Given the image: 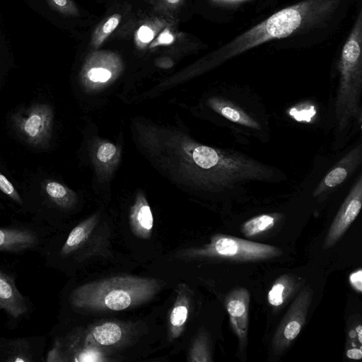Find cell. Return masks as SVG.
<instances>
[{"instance_id": "obj_1", "label": "cell", "mask_w": 362, "mask_h": 362, "mask_svg": "<svg viewBox=\"0 0 362 362\" xmlns=\"http://www.w3.org/2000/svg\"><path fill=\"white\" fill-rule=\"evenodd\" d=\"M334 0H305L284 8L221 48L216 62H223L263 42L290 35L333 7Z\"/></svg>"}, {"instance_id": "obj_2", "label": "cell", "mask_w": 362, "mask_h": 362, "mask_svg": "<svg viewBox=\"0 0 362 362\" xmlns=\"http://www.w3.org/2000/svg\"><path fill=\"white\" fill-rule=\"evenodd\" d=\"M159 288V283L153 279L116 276L74 288L69 302L78 310L119 311L150 300Z\"/></svg>"}, {"instance_id": "obj_3", "label": "cell", "mask_w": 362, "mask_h": 362, "mask_svg": "<svg viewBox=\"0 0 362 362\" xmlns=\"http://www.w3.org/2000/svg\"><path fill=\"white\" fill-rule=\"evenodd\" d=\"M361 42L362 12L360 11L344 45L339 64V83L334 106L339 132L345 130L352 119L361 121Z\"/></svg>"}, {"instance_id": "obj_4", "label": "cell", "mask_w": 362, "mask_h": 362, "mask_svg": "<svg viewBox=\"0 0 362 362\" xmlns=\"http://www.w3.org/2000/svg\"><path fill=\"white\" fill-rule=\"evenodd\" d=\"M279 247L240 238L216 235L210 243L199 249L197 255L237 262L262 261L281 255Z\"/></svg>"}, {"instance_id": "obj_5", "label": "cell", "mask_w": 362, "mask_h": 362, "mask_svg": "<svg viewBox=\"0 0 362 362\" xmlns=\"http://www.w3.org/2000/svg\"><path fill=\"white\" fill-rule=\"evenodd\" d=\"M313 295L312 288L306 286L291 304L272 338V348L275 354L286 351L301 332L306 322Z\"/></svg>"}, {"instance_id": "obj_6", "label": "cell", "mask_w": 362, "mask_h": 362, "mask_svg": "<svg viewBox=\"0 0 362 362\" xmlns=\"http://www.w3.org/2000/svg\"><path fill=\"white\" fill-rule=\"evenodd\" d=\"M53 113L47 104H35L12 115L14 127L29 144L48 145L52 132Z\"/></svg>"}, {"instance_id": "obj_7", "label": "cell", "mask_w": 362, "mask_h": 362, "mask_svg": "<svg viewBox=\"0 0 362 362\" xmlns=\"http://www.w3.org/2000/svg\"><path fill=\"white\" fill-rule=\"evenodd\" d=\"M361 206L362 175L360 173L330 225L324 241L325 249L336 245L357 218Z\"/></svg>"}, {"instance_id": "obj_8", "label": "cell", "mask_w": 362, "mask_h": 362, "mask_svg": "<svg viewBox=\"0 0 362 362\" xmlns=\"http://www.w3.org/2000/svg\"><path fill=\"white\" fill-rule=\"evenodd\" d=\"M45 234L40 229L28 227H0V252L23 253L43 249Z\"/></svg>"}, {"instance_id": "obj_9", "label": "cell", "mask_w": 362, "mask_h": 362, "mask_svg": "<svg viewBox=\"0 0 362 362\" xmlns=\"http://www.w3.org/2000/svg\"><path fill=\"white\" fill-rule=\"evenodd\" d=\"M250 300V293L243 287L231 290L225 300L231 327L238 337L240 348L243 351L247 344Z\"/></svg>"}, {"instance_id": "obj_10", "label": "cell", "mask_w": 362, "mask_h": 362, "mask_svg": "<svg viewBox=\"0 0 362 362\" xmlns=\"http://www.w3.org/2000/svg\"><path fill=\"white\" fill-rule=\"evenodd\" d=\"M362 161V144H358L347 152L324 176L313 195L318 197L334 189L344 182L361 165Z\"/></svg>"}, {"instance_id": "obj_11", "label": "cell", "mask_w": 362, "mask_h": 362, "mask_svg": "<svg viewBox=\"0 0 362 362\" xmlns=\"http://www.w3.org/2000/svg\"><path fill=\"white\" fill-rule=\"evenodd\" d=\"M0 309L15 320L22 318L30 310L28 299L19 291L13 279L1 269Z\"/></svg>"}, {"instance_id": "obj_12", "label": "cell", "mask_w": 362, "mask_h": 362, "mask_svg": "<svg viewBox=\"0 0 362 362\" xmlns=\"http://www.w3.org/2000/svg\"><path fill=\"white\" fill-rule=\"evenodd\" d=\"M33 343L28 339L0 340V361L6 362H31L35 361Z\"/></svg>"}, {"instance_id": "obj_13", "label": "cell", "mask_w": 362, "mask_h": 362, "mask_svg": "<svg viewBox=\"0 0 362 362\" xmlns=\"http://www.w3.org/2000/svg\"><path fill=\"white\" fill-rule=\"evenodd\" d=\"M119 62V58L112 52L98 51L90 57V66L86 72L87 78L93 82L104 83L112 77V70L107 66Z\"/></svg>"}, {"instance_id": "obj_14", "label": "cell", "mask_w": 362, "mask_h": 362, "mask_svg": "<svg viewBox=\"0 0 362 362\" xmlns=\"http://www.w3.org/2000/svg\"><path fill=\"white\" fill-rule=\"evenodd\" d=\"M212 106L217 112L230 122L252 129H261L257 120L230 101L216 98Z\"/></svg>"}, {"instance_id": "obj_15", "label": "cell", "mask_w": 362, "mask_h": 362, "mask_svg": "<svg viewBox=\"0 0 362 362\" xmlns=\"http://www.w3.org/2000/svg\"><path fill=\"white\" fill-rule=\"evenodd\" d=\"M298 281L296 276L286 274L280 276L272 284L267 294L269 303L274 308L283 305L294 292Z\"/></svg>"}, {"instance_id": "obj_16", "label": "cell", "mask_w": 362, "mask_h": 362, "mask_svg": "<svg viewBox=\"0 0 362 362\" xmlns=\"http://www.w3.org/2000/svg\"><path fill=\"white\" fill-rule=\"evenodd\" d=\"M93 224V221L87 220L74 227L57 251V255L64 259L76 251L90 234Z\"/></svg>"}, {"instance_id": "obj_17", "label": "cell", "mask_w": 362, "mask_h": 362, "mask_svg": "<svg viewBox=\"0 0 362 362\" xmlns=\"http://www.w3.org/2000/svg\"><path fill=\"white\" fill-rule=\"evenodd\" d=\"M123 335L122 327L115 322H105L95 327L87 341L103 346H110L119 342Z\"/></svg>"}, {"instance_id": "obj_18", "label": "cell", "mask_w": 362, "mask_h": 362, "mask_svg": "<svg viewBox=\"0 0 362 362\" xmlns=\"http://www.w3.org/2000/svg\"><path fill=\"white\" fill-rule=\"evenodd\" d=\"M132 228L133 233L139 238H148L151 236L153 218L150 207L141 204L132 215Z\"/></svg>"}, {"instance_id": "obj_19", "label": "cell", "mask_w": 362, "mask_h": 362, "mask_svg": "<svg viewBox=\"0 0 362 362\" xmlns=\"http://www.w3.org/2000/svg\"><path fill=\"white\" fill-rule=\"evenodd\" d=\"M42 188L49 201L59 207L68 208L73 202V196L69 189L56 181L45 180Z\"/></svg>"}, {"instance_id": "obj_20", "label": "cell", "mask_w": 362, "mask_h": 362, "mask_svg": "<svg viewBox=\"0 0 362 362\" xmlns=\"http://www.w3.org/2000/svg\"><path fill=\"white\" fill-rule=\"evenodd\" d=\"M276 223L273 214H261L246 221L241 226V231L246 237H254L271 229Z\"/></svg>"}, {"instance_id": "obj_21", "label": "cell", "mask_w": 362, "mask_h": 362, "mask_svg": "<svg viewBox=\"0 0 362 362\" xmlns=\"http://www.w3.org/2000/svg\"><path fill=\"white\" fill-rule=\"evenodd\" d=\"M121 19V14L114 13L105 19L104 22L100 23L92 35L90 41L92 47H99L109 37V35L117 28Z\"/></svg>"}, {"instance_id": "obj_22", "label": "cell", "mask_w": 362, "mask_h": 362, "mask_svg": "<svg viewBox=\"0 0 362 362\" xmlns=\"http://www.w3.org/2000/svg\"><path fill=\"white\" fill-rule=\"evenodd\" d=\"M187 305L182 303L175 305L170 316V321L172 327L175 329L182 327L187 320Z\"/></svg>"}, {"instance_id": "obj_23", "label": "cell", "mask_w": 362, "mask_h": 362, "mask_svg": "<svg viewBox=\"0 0 362 362\" xmlns=\"http://www.w3.org/2000/svg\"><path fill=\"white\" fill-rule=\"evenodd\" d=\"M0 190L17 204L22 205L23 201L12 183L0 172Z\"/></svg>"}, {"instance_id": "obj_24", "label": "cell", "mask_w": 362, "mask_h": 362, "mask_svg": "<svg viewBox=\"0 0 362 362\" xmlns=\"http://www.w3.org/2000/svg\"><path fill=\"white\" fill-rule=\"evenodd\" d=\"M194 355L196 356L194 361H211L209 349L204 339H199L194 347Z\"/></svg>"}, {"instance_id": "obj_25", "label": "cell", "mask_w": 362, "mask_h": 362, "mask_svg": "<svg viewBox=\"0 0 362 362\" xmlns=\"http://www.w3.org/2000/svg\"><path fill=\"white\" fill-rule=\"evenodd\" d=\"M116 151V147L112 144H103L98 150L97 157L102 162H107L113 158Z\"/></svg>"}, {"instance_id": "obj_26", "label": "cell", "mask_w": 362, "mask_h": 362, "mask_svg": "<svg viewBox=\"0 0 362 362\" xmlns=\"http://www.w3.org/2000/svg\"><path fill=\"white\" fill-rule=\"evenodd\" d=\"M62 350L60 341L58 339L54 340V342L46 355L45 361L47 362H57L62 361Z\"/></svg>"}, {"instance_id": "obj_27", "label": "cell", "mask_w": 362, "mask_h": 362, "mask_svg": "<svg viewBox=\"0 0 362 362\" xmlns=\"http://www.w3.org/2000/svg\"><path fill=\"white\" fill-rule=\"evenodd\" d=\"M349 281L351 287L357 292L362 291V270L358 269L349 274Z\"/></svg>"}, {"instance_id": "obj_28", "label": "cell", "mask_w": 362, "mask_h": 362, "mask_svg": "<svg viewBox=\"0 0 362 362\" xmlns=\"http://www.w3.org/2000/svg\"><path fill=\"white\" fill-rule=\"evenodd\" d=\"M98 352L87 349L81 351L74 360L78 361H98L100 360Z\"/></svg>"}, {"instance_id": "obj_29", "label": "cell", "mask_w": 362, "mask_h": 362, "mask_svg": "<svg viewBox=\"0 0 362 362\" xmlns=\"http://www.w3.org/2000/svg\"><path fill=\"white\" fill-rule=\"evenodd\" d=\"M154 36V32L148 26H142L137 33V39L142 44H147Z\"/></svg>"}, {"instance_id": "obj_30", "label": "cell", "mask_w": 362, "mask_h": 362, "mask_svg": "<svg viewBox=\"0 0 362 362\" xmlns=\"http://www.w3.org/2000/svg\"><path fill=\"white\" fill-rule=\"evenodd\" d=\"M53 2L64 12L76 15L78 11L74 4L70 0H52Z\"/></svg>"}, {"instance_id": "obj_31", "label": "cell", "mask_w": 362, "mask_h": 362, "mask_svg": "<svg viewBox=\"0 0 362 362\" xmlns=\"http://www.w3.org/2000/svg\"><path fill=\"white\" fill-rule=\"evenodd\" d=\"M346 356L353 360H360L362 358L361 348L350 347L346 349Z\"/></svg>"}, {"instance_id": "obj_32", "label": "cell", "mask_w": 362, "mask_h": 362, "mask_svg": "<svg viewBox=\"0 0 362 362\" xmlns=\"http://www.w3.org/2000/svg\"><path fill=\"white\" fill-rule=\"evenodd\" d=\"M173 40V36L170 33H165L162 34L157 40L158 45L168 44Z\"/></svg>"}, {"instance_id": "obj_33", "label": "cell", "mask_w": 362, "mask_h": 362, "mask_svg": "<svg viewBox=\"0 0 362 362\" xmlns=\"http://www.w3.org/2000/svg\"><path fill=\"white\" fill-rule=\"evenodd\" d=\"M158 66L162 68H169L172 66L173 62L169 59H160L159 62H157Z\"/></svg>"}, {"instance_id": "obj_34", "label": "cell", "mask_w": 362, "mask_h": 362, "mask_svg": "<svg viewBox=\"0 0 362 362\" xmlns=\"http://www.w3.org/2000/svg\"><path fill=\"white\" fill-rule=\"evenodd\" d=\"M210 1L214 4L225 5V4H233L239 3L244 0H210Z\"/></svg>"}, {"instance_id": "obj_35", "label": "cell", "mask_w": 362, "mask_h": 362, "mask_svg": "<svg viewBox=\"0 0 362 362\" xmlns=\"http://www.w3.org/2000/svg\"><path fill=\"white\" fill-rule=\"evenodd\" d=\"M168 3L170 4H178L181 0H165Z\"/></svg>"}]
</instances>
